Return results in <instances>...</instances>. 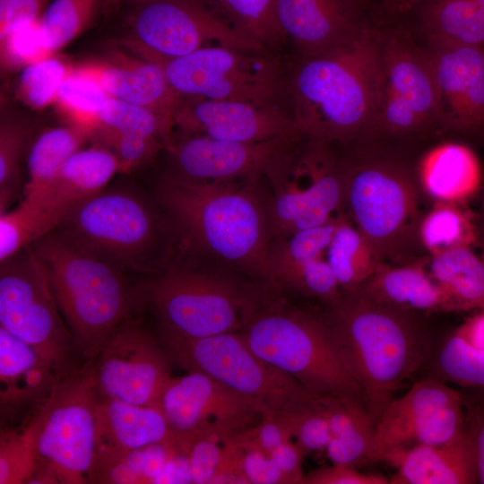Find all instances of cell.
<instances>
[{
    "mask_svg": "<svg viewBox=\"0 0 484 484\" xmlns=\"http://www.w3.org/2000/svg\"><path fill=\"white\" fill-rule=\"evenodd\" d=\"M234 436L243 445L270 452L285 441L293 439V430L288 412L264 411L255 425Z\"/></svg>",
    "mask_w": 484,
    "mask_h": 484,
    "instance_id": "816d5d0a",
    "label": "cell"
},
{
    "mask_svg": "<svg viewBox=\"0 0 484 484\" xmlns=\"http://www.w3.org/2000/svg\"><path fill=\"white\" fill-rule=\"evenodd\" d=\"M127 16L123 47L160 63L209 46L271 52L221 21L203 0H140Z\"/></svg>",
    "mask_w": 484,
    "mask_h": 484,
    "instance_id": "9a60e30c",
    "label": "cell"
},
{
    "mask_svg": "<svg viewBox=\"0 0 484 484\" xmlns=\"http://www.w3.org/2000/svg\"><path fill=\"white\" fill-rule=\"evenodd\" d=\"M426 0H398L397 13L407 14L418 4Z\"/></svg>",
    "mask_w": 484,
    "mask_h": 484,
    "instance_id": "94428289",
    "label": "cell"
},
{
    "mask_svg": "<svg viewBox=\"0 0 484 484\" xmlns=\"http://www.w3.org/2000/svg\"><path fill=\"white\" fill-rule=\"evenodd\" d=\"M382 12L395 14L397 13L398 0H377Z\"/></svg>",
    "mask_w": 484,
    "mask_h": 484,
    "instance_id": "6125c7cd",
    "label": "cell"
},
{
    "mask_svg": "<svg viewBox=\"0 0 484 484\" xmlns=\"http://www.w3.org/2000/svg\"><path fill=\"white\" fill-rule=\"evenodd\" d=\"M339 357L376 420L401 385L427 364L434 349L421 314L341 291L320 312Z\"/></svg>",
    "mask_w": 484,
    "mask_h": 484,
    "instance_id": "3957f363",
    "label": "cell"
},
{
    "mask_svg": "<svg viewBox=\"0 0 484 484\" xmlns=\"http://www.w3.org/2000/svg\"><path fill=\"white\" fill-rule=\"evenodd\" d=\"M117 172L118 161L107 147L96 144L80 149L66 160L40 194L24 198L71 210L104 190Z\"/></svg>",
    "mask_w": 484,
    "mask_h": 484,
    "instance_id": "f1b7e54d",
    "label": "cell"
},
{
    "mask_svg": "<svg viewBox=\"0 0 484 484\" xmlns=\"http://www.w3.org/2000/svg\"><path fill=\"white\" fill-rule=\"evenodd\" d=\"M464 428L459 389L428 376L382 410L376 422L375 460L415 445L451 443L462 436Z\"/></svg>",
    "mask_w": 484,
    "mask_h": 484,
    "instance_id": "e0dca14e",
    "label": "cell"
},
{
    "mask_svg": "<svg viewBox=\"0 0 484 484\" xmlns=\"http://www.w3.org/2000/svg\"><path fill=\"white\" fill-rule=\"evenodd\" d=\"M325 258L341 291L359 288L383 264L345 212L339 217Z\"/></svg>",
    "mask_w": 484,
    "mask_h": 484,
    "instance_id": "d6a6232c",
    "label": "cell"
},
{
    "mask_svg": "<svg viewBox=\"0 0 484 484\" xmlns=\"http://www.w3.org/2000/svg\"><path fill=\"white\" fill-rule=\"evenodd\" d=\"M162 334L198 339L242 332L277 294L264 283L191 265H173L139 288Z\"/></svg>",
    "mask_w": 484,
    "mask_h": 484,
    "instance_id": "52a82bcc",
    "label": "cell"
},
{
    "mask_svg": "<svg viewBox=\"0 0 484 484\" xmlns=\"http://www.w3.org/2000/svg\"><path fill=\"white\" fill-rule=\"evenodd\" d=\"M91 362L64 376L23 428L38 463L60 483H91L97 448V403Z\"/></svg>",
    "mask_w": 484,
    "mask_h": 484,
    "instance_id": "30bf717a",
    "label": "cell"
},
{
    "mask_svg": "<svg viewBox=\"0 0 484 484\" xmlns=\"http://www.w3.org/2000/svg\"><path fill=\"white\" fill-rule=\"evenodd\" d=\"M68 374L0 326L1 414L39 406Z\"/></svg>",
    "mask_w": 484,
    "mask_h": 484,
    "instance_id": "cb8c5ba5",
    "label": "cell"
},
{
    "mask_svg": "<svg viewBox=\"0 0 484 484\" xmlns=\"http://www.w3.org/2000/svg\"><path fill=\"white\" fill-rule=\"evenodd\" d=\"M181 134L256 143L301 132L281 107L247 101L182 97L173 113Z\"/></svg>",
    "mask_w": 484,
    "mask_h": 484,
    "instance_id": "ffe728a7",
    "label": "cell"
},
{
    "mask_svg": "<svg viewBox=\"0 0 484 484\" xmlns=\"http://www.w3.org/2000/svg\"><path fill=\"white\" fill-rule=\"evenodd\" d=\"M269 453L289 484H303L302 463L306 454L294 439L285 441Z\"/></svg>",
    "mask_w": 484,
    "mask_h": 484,
    "instance_id": "6f0895ef",
    "label": "cell"
},
{
    "mask_svg": "<svg viewBox=\"0 0 484 484\" xmlns=\"http://www.w3.org/2000/svg\"><path fill=\"white\" fill-rule=\"evenodd\" d=\"M156 407L169 426L176 447L184 454L196 436L225 441L255 425L264 411L252 400L196 371L171 377Z\"/></svg>",
    "mask_w": 484,
    "mask_h": 484,
    "instance_id": "2e32d148",
    "label": "cell"
},
{
    "mask_svg": "<svg viewBox=\"0 0 484 484\" xmlns=\"http://www.w3.org/2000/svg\"><path fill=\"white\" fill-rule=\"evenodd\" d=\"M110 54L77 69L96 80L110 97L149 108L173 121L182 97L169 84L162 66L136 54Z\"/></svg>",
    "mask_w": 484,
    "mask_h": 484,
    "instance_id": "603a6c76",
    "label": "cell"
},
{
    "mask_svg": "<svg viewBox=\"0 0 484 484\" xmlns=\"http://www.w3.org/2000/svg\"><path fill=\"white\" fill-rule=\"evenodd\" d=\"M225 441L212 436H199L186 452L192 483H213L226 459Z\"/></svg>",
    "mask_w": 484,
    "mask_h": 484,
    "instance_id": "f907efd6",
    "label": "cell"
},
{
    "mask_svg": "<svg viewBox=\"0 0 484 484\" xmlns=\"http://www.w3.org/2000/svg\"><path fill=\"white\" fill-rule=\"evenodd\" d=\"M484 134V132H483ZM483 216H484V197H483Z\"/></svg>",
    "mask_w": 484,
    "mask_h": 484,
    "instance_id": "e7e4bbea",
    "label": "cell"
},
{
    "mask_svg": "<svg viewBox=\"0 0 484 484\" xmlns=\"http://www.w3.org/2000/svg\"><path fill=\"white\" fill-rule=\"evenodd\" d=\"M69 211L23 197L0 214V263L56 230Z\"/></svg>",
    "mask_w": 484,
    "mask_h": 484,
    "instance_id": "e575fe53",
    "label": "cell"
},
{
    "mask_svg": "<svg viewBox=\"0 0 484 484\" xmlns=\"http://www.w3.org/2000/svg\"><path fill=\"white\" fill-rule=\"evenodd\" d=\"M159 64L184 98L278 107L287 100V71L272 52L209 46Z\"/></svg>",
    "mask_w": 484,
    "mask_h": 484,
    "instance_id": "4fadbf2b",
    "label": "cell"
},
{
    "mask_svg": "<svg viewBox=\"0 0 484 484\" xmlns=\"http://www.w3.org/2000/svg\"><path fill=\"white\" fill-rule=\"evenodd\" d=\"M173 121L149 108L109 97L99 114L97 129L160 141L169 150L173 141Z\"/></svg>",
    "mask_w": 484,
    "mask_h": 484,
    "instance_id": "60d3db41",
    "label": "cell"
},
{
    "mask_svg": "<svg viewBox=\"0 0 484 484\" xmlns=\"http://www.w3.org/2000/svg\"><path fill=\"white\" fill-rule=\"evenodd\" d=\"M416 175L419 189L436 202L463 204L481 186L482 173L474 151L458 143H443L420 159Z\"/></svg>",
    "mask_w": 484,
    "mask_h": 484,
    "instance_id": "83f0119b",
    "label": "cell"
},
{
    "mask_svg": "<svg viewBox=\"0 0 484 484\" xmlns=\"http://www.w3.org/2000/svg\"><path fill=\"white\" fill-rule=\"evenodd\" d=\"M418 238L429 255L459 247H474L478 242L474 215L461 203L436 202L421 217Z\"/></svg>",
    "mask_w": 484,
    "mask_h": 484,
    "instance_id": "74e56055",
    "label": "cell"
},
{
    "mask_svg": "<svg viewBox=\"0 0 484 484\" xmlns=\"http://www.w3.org/2000/svg\"><path fill=\"white\" fill-rule=\"evenodd\" d=\"M2 68L8 71L25 66L50 56L39 21L22 25L0 38Z\"/></svg>",
    "mask_w": 484,
    "mask_h": 484,
    "instance_id": "c3c4849f",
    "label": "cell"
},
{
    "mask_svg": "<svg viewBox=\"0 0 484 484\" xmlns=\"http://www.w3.org/2000/svg\"><path fill=\"white\" fill-rule=\"evenodd\" d=\"M56 230L78 248L125 272L151 276L173 266L177 248L157 201L125 186L106 187L76 204Z\"/></svg>",
    "mask_w": 484,
    "mask_h": 484,
    "instance_id": "277c9868",
    "label": "cell"
},
{
    "mask_svg": "<svg viewBox=\"0 0 484 484\" xmlns=\"http://www.w3.org/2000/svg\"><path fill=\"white\" fill-rule=\"evenodd\" d=\"M339 217L326 224L301 229L272 241L267 258L264 283L275 292L281 291L299 269L324 256Z\"/></svg>",
    "mask_w": 484,
    "mask_h": 484,
    "instance_id": "1f68e13d",
    "label": "cell"
},
{
    "mask_svg": "<svg viewBox=\"0 0 484 484\" xmlns=\"http://www.w3.org/2000/svg\"><path fill=\"white\" fill-rule=\"evenodd\" d=\"M408 39L395 30L381 31L379 98L363 143L385 145L439 127L437 91L427 48Z\"/></svg>",
    "mask_w": 484,
    "mask_h": 484,
    "instance_id": "7c38bea8",
    "label": "cell"
},
{
    "mask_svg": "<svg viewBox=\"0 0 484 484\" xmlns=\"http://www.w3.org/2000/svg\"><path fill=\"white\" fill-rule=\"evenodd\" d=\"M426 46L438 98L439 127L484 132V48L429 38Z\"/></svg>",
    "mask_w": 484,
    "mask_h": 484,
    "instance_id": "d6986e66",
    "label": "cell"
},
{
    "mask_svg": "<svg viewBox=\"0 0 484 484\" xmlns=\"http://www.w3.org/2000/svg\"><path fill=\"white\" fill-rule=\"evenodd\" d=\"M288 414L292 425L293 439L306 454L325 451L331 439V430L318 396Z\"/></svg>",
    "mask_w": 484,
    "mask_h": 484,
    "instance_id": "681fc988",
    "label": "cell"
},
{
    "mask_svg": "<svg viewBox=\"0 0 484 484\" xmlns=\"http://www.w3.org/2000/svg\"><path fill=\"white\" fill-rule=\"evenodd\" d=\"M350 5L365 19H374L373 16L382 12L377 0H347Z\"/></svg>",
    "mask_w": 484,
    "mask_h": 484,
    "instance_id": "91938a15",
    "label": "cell"
},
{
    "mask_svg": "<svg viewBox=\"0 0 484 484\" xmlns=\"http://www.w3.org/2000/svg\"><path fill=\"white\" fill-rule=\"evenodd\" d=\"M239 446L238 465L246 483L289 484L269 452L254 445L241 444L232 436Z\"/></svg>",
    "mask_w": 484,
    "mask_h": 484,
    "instance_id": "f5cc1de1",
    "label": "cell"
},
{
    "mask_svg": "<svg viewBox=\"0 0 484 484\" xmlns=\"http://www.w3.org/2000/svg\"><path fill=\"white\" fill-rule=\"evenodd\" d=\"M0 326L65 373L82 365L74 361L81 355L31 246L0 263Z\"/></svg>",
    "mask_w": 484,
    "mask_h": 484,
    "instance_id": "5bb4252c",
    "label": "cell"
},
{
    "mask_svg": "<svg viewBox=\"0 0 484 484\" xmlns=\"http://www.w3.org/2000/svg\"><path fill=\"white\" fill-rule=\"evenodd\" d=\"M71 71L64 61L52 56L25 66L17 82L18 98L31 108H46L55 102L62 82Z\"/></svg>",
    "mask_w": 484,
    "mask_h": 484,
    "instance_id": "ee69618b",
    "label": "cell"
},
{
    "mask_svg": "<svg viewBox=\"0 0 484 484\" xmlns=\"http://www.w3.org/2000/svg\"><path fill=\"white\" fill-rule=\"evenodd\" d=\"M376 419L370 411L337 435L332 436L325 448L334 464L356 469L375 462Z\"/></svg>",
    "mask_w": 484,
    "mask_h": 484,
    "instance_id": "f6af8a7d",
    "label": "cell"
},
{
    "mask_svg": "<svg viewBox=\"0 0 484 484\" xmlns=\"http://www.w3.org/2000/svg\"><path fill=\"white\" fill-rule=\"evenodd\" d=\"M136 1H140V0H103V6L111 7L113 5H117V4H121L123 2L133 3V2H136Z\"/></svg>",
    "mask_w": 484,
    "mask_h": 484,
    "instance_id": "be15d7a7",
    "label": "cell"
},
{
    "mask_svg": "<svg viewBox=\"0 0 484 484\" xmlns=\"http://www.w3.org/2000/svg\"><path fill=\"white\" fill-rule=\"evenodd\" d=\"M99 398L156 406L171 376L161 343L133 315L117 327L91 361Z\"/></svg>",
    "mask_w": 484,
    "mask_h": 484,
    "instance_id": "ac0fdd59",
    "label": "cell"
},
{
    "mask_svg": "<svg viewBox=\"0 0 484 484\" xmlns=\"http://www.w3.org/2000/svg\"><path fill=\"white\" fill-rule=\"evenodd\" d=\"M303 133L293 135L266 173L272 241L326 224L344 212L346 154Z\"/></svg>",
    "mask_w": 484,
    "mask_h": 484,
    "instance_id": "9c48e42d",
    "label": "cell"
},
{
    "mask_svg": "<svg viewBox=\"0 0 484 484\" xmlns=\"http://www.w3.org/2000/svg\"><path fill=\"white\" fill-rule=\"evenodd\" d=\"M427 363L430 376L459 388L484 389V350L457 331L434 347Z\"/></svg>",
    "mask_w": 484,
    "mask_h": 484,
    "instance_id": "f35d334b",
    "label": "cell"
},
{
    "mask_svg": "<svg viewBox=\"0 0 484 484\" xmlns=\"http://www.w3.org/2000/svg\"><path fill=\"white\" fill-rule=\"evenodd\" d=\"M344 212L383 263L400 261L419 241L416 169L392 149L345 151Z\"/></svg>",
    "mask_w": 484,
    "mask_h": 484,
    "instance_id": "8992f818",
    "label": "cell"
},
{
    "mask_svg": "<svg viewBox=\"0 0 484 484\" xmlns=\"http://www.w3.org/2000/svg\"><path fill=\"white\" fill-rule=\"evenodd\" d=\"M160 443L175 445L169 426L158 407L99 398L96 454L121 453Z\"/></svg>",
    "mask_w": 484,
    "mask_h": 484,
    "instance_id": "4316f807",
    "label": "cell"
},
{
    "mask_svg": "<svg viewBox=\"0 0 484 484\" xmlns=\"http://www.w3.org/2000/svg\"><path fill=\"white\" fill-rule=\"evenodd\" d=\"M381 31L370 25L346 44L295 57L287 102L301 133L345 150L367 140L379 98Z\"/></svg>",
    "mask_w": 484,
    "mask_h": 484,
    "instance_id": "7a4b0ae2",
    "label": "cell"
},
{
    "mask_svg": "<svg viewBox=\"0 0 484 484\" xmlns=\"http://www.w3.org/2000/svg\"><path fill=\"white\" fill-rule=\"evenodd\" d=\"M177 451L170 443H160L121 453L98 454L91 483H155L169 459Z\"/></svg>",
    "mask_w": 484,
    "mask_h": 484,
    "instance_id": "d590c367",
    "label": "cell"
},
{
    "mask_svg": "<svg viewBox=\"0 0 484 484\" xmlns=\"http://www.w3.org/2000/svg\"><path fill=\"white\" fill-rule=\"evenodd\" d=\"M462 397L465 432L475 451L478 482L484 484V389L459 388Z\"/></svg>",
    "mask_w": 484,
    "mask_h": 484,
    "instance_id": "db71d44e",
    "label": "cell"
},
{
    "mask_svg": "<svg viewBox=\"0 0 484 484\" xmlns=\"http://www.w3.org/2000/svg\"><path fill=\"white\" fill-rule=\"evenodd\" d=\"M408 14L416 20L426 39L484 48V0H426Z\"/></svg>",
    "mask_w": 484,
    "mask_h": 484,
    "instance_id": "f546056e",
    "label": "cell"
},
{
    "mask_svg": "<svg viewBox=\"0 0 484 484\" xmlns=\"http://www.w3.org/2000/svg\"><path fill=\"white\" fill-rule=\"evenodd\" d=\"M459 311L484 310V255L473 247H459L430 255L425 264Z\"/></svg>",
    "mask_w": 484,
    "mask_h": 484,
    "instance_id": "4dcf8cb0",
    "label": "cell"
},
{
    "mask_svg": "<svg viewBox=\"0 0 484 484\" xmlns=\"http://www.w3.org/2000/svg\"><path fill=\"white\" fill-rule=\"evenodd\" d=\"M241 333L255 354L312 393L347 396L364 402L360 388L333 345L320 313L292 306L275 296Z\"/></svg>",
    "mask_w": 484,
    "mask_h": 484,
    "instance_id": "ba28073f",
    "label": "cell"
},
{
    "mask_svg": "<svg viewBox=\"0 0 484 484\" xmlns=\"http://www.w3.org/2000/svg\"><path fill=\"white\" fill-rule=\"evenodd\" d=\"M303 484H390L383 475L367 474L358 469L332 463L305 474Z\"/></svg>",
    "mask_w": 484,
    "mask_h": 484,
    "instance_id": "11a10c76",
    "label": "cell"
},
{
    "mask_svg": "<svg viewBox=\"0 0 484 484\" xmlns=\"http://www.w3.org/2000/svg\"><path fill=\"white\" fill-rule=\"evenodd\" d=\"M278 19L295 57L346 44L370 26L347 0H278Z\"/></svg>",
    "mask_w": 484,
    "mask_h": 484,
    "instance_id": "7402d4cb",
    "label": "cell"
},
{
    "mask_svg": "<svg viewBox=\"0 0 484 484\" xmlns=\"http://www.w3.org/2000/svg\"><path fill=\"white\" fill-rule=\"evenodd\" d=\"M160 343L172 363L212 377L264 411H292L317 396L255 354L241 332L198 339L160 333Z\"/></svg>",
    "mask_w": 484,
    "mask_h": 484,
    "instance_id": "8fae6325",
    "label": "cell"
},
{
    "mask_svg": "<svg viewBox=\"0 0 484 484\" xmlns=\"http://www.w3.org/2000/svg\"><path fill=\"white\" fill-rule=\"evenodd\" d=\"M103 0H53L43 11L39 25L52 54L65 48L92 22Z\"/></svg>",
    "mask_w": 484,
    "mask_h": 484,
    "instance_id": "b9f144b4",
    "label": "cell"
},
{
    "mask_svg": "<svg viewBox=\"0 0 484 484\" xmlns=\"http://www.w3.org/2000/svg\"><path fill=\"white\" fill-rule=\"evenodd\" d=\"M33 125L16 117H4L0 125V214L8 211L21 186V166L32 140Z\"/></svg>",
    "mask_w": 484,
    "mask_h": 484,
    "instance_id": "7bdbcfd3",
    "label": "cell"
},
{
    "mask_svg": "<svg viewBox=\"0 0 484 484\" xmlns=\"http://www.w3.org/2000/svg\"><path fill=\"white\" fill-rule=\"evenodd\" d=\"M83 362L140 304L125 271L78 248L56 229L31 245Z\"/></svg>",
    "mask_w": 484,
    "mask_h": 484,
    "instance_id": "5b68a950",
    "label": "cell"
},
{
    "mask_svg": "<svg viewBox=\"0 0 484 484\" xmlns=\"http://www.w3.org/2000/svg\"><path fill=\"white\" fill-rule=\"evenodd\" d=\"M37 465L36 452L22 430H1L0 484L27 483Z\"/></svg>",
    "mask_w": 484,
    "mask_h": 484,
    "instance_id": "bcb514c9",
    "label": "cell"
},
{
    "mask_svg": "<svg viewBox=\"0 0 484 484\" xmlns=\"http://www.w3.org/2000/svg\"><path fill=\"white\" fill-rule=\"evenodd\" d=\"M457 332L471 344L484 350V310L468 320Z\"/></svg>",
    "mask_w": 484,
    "mask_h": 484,
    "instance_id": "680465c9",
    "label": "cell"
},
{
    "mask_svg": "<svg viewBox=\"0 0 484 484\" xmlns=\"http://www.w3.org/2000/svg\"><path fill=\"white\" fill-rule=\"evenodd\" d=\"M394 474L390 484H475V451L465 432L455 441L440 445H415L386 454Z\"/></svg>",
    "mask_w": 484,
    "mask_h": 484,
    "instance_id": "d4e9b609",
    "label": "cell"
},
{
    "mask_svg": "<svg viewBox=\"0 0 484 484\" xmlns=\"http://www.w3.org/2000/svg\"><path fill=\"white\" fill-rule=\"evenodd\" d=\"M296 134L256 143L181 134L177 140L173 138L167 150L171 165L168 173L194 181L264 176L273 160Z\"/></svg>",
    "mask_w": 484,
    "mask_h": 484,
    "instance_id": "44dd1931",
    "label": "cell"
},
{
    "mask_svg": "<svg viewBox=\"0 0 484 484\" xmlns=\"http://www.w3.org/2000/svg\"><path fill=\"white\" fill-rule=\"evenodd\" d=\"M90 135L71 125L47 128L31 140L27 154L28 180L23 197L40 194L62 165L81 149Z\"/></svg>",
    "mask_w": 484,
    "mask_h": 484,
    "instance_id": "836d02e7",
    "label": "cell"
},
{
    "mask_svg": "<svg viewBox=\"0 0 484 484\" xmlns=\"http://www.w3.org/2000/svg\"><path fill=\"white\" fill-rule=\"evenodd\" d=\"M45 0H0V38L17 28L38 22Z\"/></svg>",
    "mask_w": 484,
    "mask_h": 484,
    "instance_id": "9f6ffc18",
    "label": "cell"
},
{
    "mask_svg": "<svg viewBox=\"0 0 484 484\" xmlns=\"http://www.w3.org/2000/svg\"><path fill=\"white\" fill-rule=\"evenodd\" d=\"M109 97L96 80L75 68L62 82L55 102L68 125L91 136L99 125V114Z\"/></svg>",
    "mask_w": 484,
    "mask_h": 484,
    "instance_id": "ab89813d",
    "label": "cell"
},
{
    "mask_svg": "<svg viewBox=\"0 0 484 484\" xmlns=\"http://www.w3.org/2000/svg\"><path fill=\"white\" fill-rule=\"evenodd\" d=\"M155 200L182 254L216 261L264 283L272 230L264 176L194 181L167 173Z\"/></svg>",
    "mask_w": 484,
    "mask_h": 484,
    "instance_id": "6da1fadb",
    "label": "cell"
},
{
    "mask_svg": "<svg viewBox=\"0 0 484 484\" xmlns=\"http://www.w3.org/2000/svg\"><path fill=\"white\" fill-rule=\"evenodd\" d=\"M221 21L265 49L287 42L278 19V0H203Z\"/></svg>",
    "mask_w": 484,
    "mask_h": 484,
    "instance_id": "8d00e7d4",
    "label": "cell"
},
{
    "mask_svg": "<svg viewBox=\"0 0 484 484\" xmlns=\"http://www.w3.org/2000/svg\"><path fill=\"white\" fill-rule=\"evenodd\" d=\"M356 290L376 302L413 313L459 312L422 262L402 265L383 263Z\"/></svg>",
    "mask_w": 484,
    "mask_h": 484,
    "instance_id": "484cf974",
    "label": "cell"
},
{
    "mask_svg": "<svg viewBox=\"0 0 484 484\" xmlns=\"http://www.w3.org/2000/svg\"><path fill=\"white\" fill-rule=\"evenodd\" d=\"M91 137L114 153L119 173L124 174L148 163L160 150L166 149L160 141L104 129H97Z\"/></svg>",
    "mask_w": 484,
    "mask_h": 484,
    "instance_id": "7dc6e473",
    "label": "cell"
}]
</instances>
